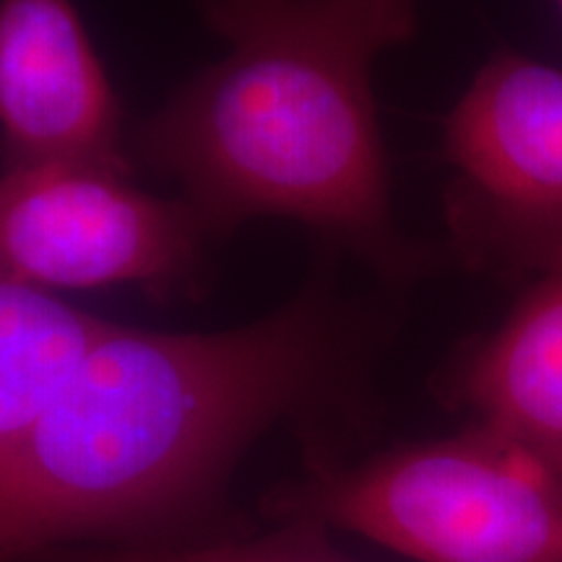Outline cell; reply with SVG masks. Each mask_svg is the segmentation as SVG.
I'll return each instance as SVG.
<instances>
[{
  "label": "cell",
  "instance_id": "cell-1",
  "mask_svg": "<svg viewBox=\"0 0 562 562\" xmlns=\"http://www.w3.org/2000/svg\"><path fill=\"white\" fill-rule=\"evenodd\" d=\"M391 321L323 269L279 311L211 334L112 328L0 467V560L203 513L279 425L307 461L368 432Z\"/></svg>",
  "mask_w": 562,
  "mask_h": 562
},
{
  "label": "cell",
  "instance_id": "cell-2",
  "mask_svg": "<svg viewBox=\"0 0 562 562\" xmlns=\"http://www.w3.org/2000/svg\"><path fill=\"white\" fill-rule=\"evenodd\" d=\"M229 50L138 131V157L180 186L222 240L266 216L305 224L383 284L440 256L393 214L372 74L417 32V0H199Z\"/></svg>",
  "mask_w": 562,
  "mask_h": 562
},
{
  "label": "cell",
  "instance_id": "cell-3",
  "mask_svg": "<svg viewBox=\"0 0 562 562\" xmlns=\"http://www.w3.org/2000/svg\"><path fill=\"white\" fill-rule=\"evenodd\" d=\"M266 508L419 562H562V461L474 422L368 459L307 461Z\"/></svg>",
  "mask_w": 562,
  "mask_h": 562
},
{
  "label": "cell",
  "instance_id": "cell-4",
  "mask_svg": "<svg viewBox=\"0 0 562 562\" xmlns=\"http://www.w3.org/2000/svg\"><path fill=\"white\" fill-rule=\"evenodd\" d=\"M442 159L461 266L521 284L562 269V68L492 55L446 115Z\"/></svg>",
  "mask_w": 562,
  "mask_h": 562
},
{
  "label": "cell",
  "instance_id": "cell-5",
  "mask_svg": "<svg viewBox=\"0 0 562 562\" xmlns=\"http://www.w3.org/2000/svg\"><path fill=\"white\" fill-rule=\"evenodd\" d=\"M211 243L186 199H157L123 175L63 165L0 175V266L42 292L182 297L201 284Z\"/></svg>",
  "mask_w": 562,
  "mask_h": 562
},
{
  "label": "cell",
  "instance_id": "cell-6",
  "mask_svg": "<svg viewBox=\"0 0 562 562\" xmlns=\"http://www.w3.org/2000/svg\"><path fill=\"white\" fill-rule=\"evenodd\" d=\"M0 144L5 167L131 178L121 102L70 0H0Z\"/></svg>",
  "mask_w": 562,
  "mask_h": 562
},
{
  "label": "cell",
  "instance_id": "cell-7",
  "mask_svg": "<svg viewBox=\"0 0 562 562\" xmlns=\"http://www.w3.org/2000/svg\"><path fill=\"white\" fill-rule=\"evenodd\" d=\"M432 389L474 425L562 461V269L529 281L501 326L463 341Z\"/></svg>",
  "mask_w": 562,
  "mask_h": 562
},
{
  "label": "cell",
  "instance_id": "cell-8",
  "mask_svg": "<svg viewBox=\"0 0 562 562\" xmlns=\"http://www.w3.org/2000/svg\"><path fill=\"white\" fill-rule=\"evenodd\" d=\"M110 328L0 266V467Z\"/></svg>",
  "mask_w": 562,
  "mask_h": 562
},
{
  "label": "cell",
  "instance_id": "cell-9",
  "mask_svg": "<svg viewBox=\"0 0 562 562\" xmlns=\"http://www.w3.org/2000/svg\"><path fill=\"white\" fill-rule=\"evenodd\" d=\"M32 562H355L313 521H284L269 537L199 547L159 544H68L30 558Z\"/></svg>",
  "mask_w": 562,
  "mask_h": 562
},
{
  "label": "cell",
  "instance_id": "cell-10",
  "mask_svg": "<svg viewBox=\"0 0 562 562\" xmlns=\"http://www.w3.org/2000/svg\"><path fill=\"white\" fill-rule=\"evenodd\" d=\"M554 3H558V11H560V16H562V0H554Z\"/></svg>",
  "mask_w": 562,
  "mask_h": 562
}]
</instances>
